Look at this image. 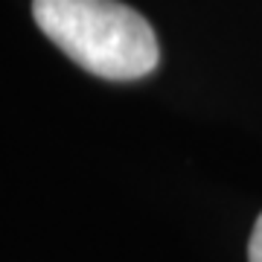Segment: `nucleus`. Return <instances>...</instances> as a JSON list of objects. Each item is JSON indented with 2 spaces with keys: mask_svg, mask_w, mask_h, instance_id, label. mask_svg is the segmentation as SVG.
I'll return each mask as SVG.
<instances>
[{
  "mask_svg": "<svg viewBox=\"0 0 262 262\" xmlns=\"http://www.w3.org/2000/svg\"><path fill=\"white\" fill-rule=\"evenodd\" d=\"M32 18L67 58L99 79L134 82L160 61L149 20L120 0H32Z\"/></svg>",
  "mask_w": 262,
  "mask_h": 262,
  "instance_id": "obj_1",
  "label": "nucleus"
},
{
  "mask_svg": "<svg viewBox=\"0 0 262 262\" xmlns=\"http://www.w3.org/2000/svg\"><path fill=\"white\" fill-rule=\"evenodd\" d=\"M248 262H262V213L253 225L251 242H248Z\"/></svg>",
  "mask_w": 262,
  "mask_h": 262,
  "instance_id": "obj_2",
  "label": "nucleus"
}]
</instances>
